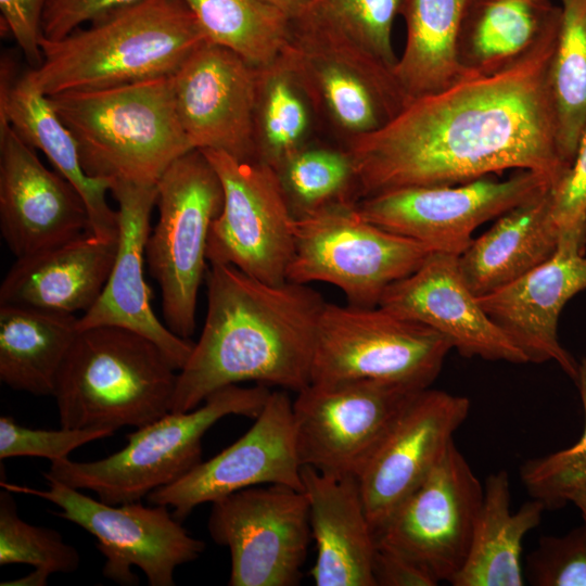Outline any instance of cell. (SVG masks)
Listing matches in <instances>:
<instances>
[{"label": "cell", "instance_id": "cell-29", "mask_svg": "<svg viewBox=\"0 0 586 586\" xmlns=\"http://www.w3.org/2000/svg\"><path fill=\"white\" fill-rule=\"evenodd\" d=\"M506 470L487 476L467 559L450 582L454 586H522L524 536L536 527L546 509L533 499L512 512Z\"/></svg>", "mask_w": 586, "mask_h": 586}, {"label": "cell", "instance_id": "cell-14", "mask_svg": "<svg viewBox=\"0 0 586 586\" xmlns=\"http://www.w3.org/2000/svg\"><path fill=\"white\" fill-rule=\"evenodd\" d=\"M555 184L544 175L519 170L506 180L485 176L454 186H421L381 192L356 202L369 221L420 242L433 252L459 256L472 233Z\"/></svg>", "mask_w": 586, "mask_h": 586}, {"label": "cell", "instance_id": "cell-44", "mask_svg": "<svg viewBox=\"0 0 586 586\" xmlns=\"http://www.w3.org/2000/svg\"><path fill=\"white\" fill-rule=\"evenodd\" d=\"M372 572L375 586H435L438 584L410 560L381 547L375 549Z\"/></svg>", "mask_w": 586, "mask_h": 586}, {"label": "cell", "instance_id": "cell-2", "mask_svg": "<svg viewBox=\"0 0 586 586\" xmlns=\"http://www.w3.org/2000/svg\"><path fill=\"white\" fill-rule=\"evenodd\" d=\"M207 314L178 371L170 412L201 405L241 382L300 392L311 382L317 329L326 301L309 284H271L229 265H209Z\"/></svg>", "mask_w": 586, "mask_h": 586}, {"label": "cell", "instance_id": "cell-35", "mask_svg": "<svg viewBox=\"0 0 586 586\" xmlns=\"http://www.w3.org/2000/svg\"><path fill=\"white\" fill-rule=\"evenodd\" d=\"M402 0H310L292 26L351 46L395 69L393 25Z\"/></svg>", "mask_w": 586, "mask_h": 586}, {"label": "cell", "instance_id": "cell-24", "mask_svg": "<svg viewBox=\"0 0 586 586\" xmlns=\"http://www.w3.org/2000/svg\"><path fill=\"white\" fill-rule=\"evenodd\" d=\"M316 560L310 576L317 586H375L374 533L354 476L324 474L302 467Z\"/></svg>", "mask_w": 586, "mask_h": 586}, {"label": "cell", "instance_id": "cell-23", "mask_svg": "<svg viewBox=\"0 0 586 586\" xmlns=\"http://www.w3.org/2000/svg\"><path fill=\"white\" fill-rule=\"evenodd\" d=\"M111 193L117 203L118 218L115 260L101 295L78 318L77 328L116 326L135 331L156 343L179 371L193 343L173 333L154 314L143 272L156 184L113 181Z\"/></svg>", "mask_w": 586, "mask_h": 586}, {"label": "cell", "instance_id": "cell-40", "mask_svg": "<svg viewBox=\"0 0 586 586\" xmlns=\"http://www.w3.org/2000/svg\"><path fill=\"white\" fill-rule=\"evenodd\" d=\"M101 429L42 430L18 424L13 418H0V459L18 456L43 457L51 462L68 458L76 448L113 435Z\"/></svg>", "mask_w": 586, "mask_h": 586}, {"label": "cell", "instance_id": "cell-31", "mask_svg": "<svg viewBox=\"0 0 586 586\" xmlns=\"http://www.w3.org/2000/svg\"><path fill=\"white\" fill-rule=\"evenodd\" d=\"M464 4L466 0H402L406 41L394 74L408 102L473 75L457 58Z\"/></svg>", "mask_w": 586, "mask_h": 586}, {"label": "cell", "instance_id": "cell-6", "mask_svg": "<svg viewBox=\"0 0 586 586\" xmlns=\"http://www.w3.org/2000/svg\"><path fill=\"white\" fill-rule=\"evenodd\" d=\"M270 392L262 384L222 387L201 407L168 412L138 428L127 436L123 449L106 458L86 462L56 460L43 476L79 491H91L105 504L141 501L202 461V438L217 421L232 415L256 419Z\"/></svg>", "mask_w": 586, "mask_h": 586}, {"label": "cell", "instance_id": "cell-27", "mask_svg": "<svg viewBox=\"0 0 586 586\" xmlns=\"http://www.w3.org/2000/svg\"><path fill=\"white\" fill-rule=\"evenodd\" d=\"M549 188L506 212L458 256L461 275L479 297L521 278L557 251L561 230Z\"/></svg>", "mask_w": 586, "mask_h": 586}, {"label": "cell", "instance_id": "cell-20", "mask_svg": "<svg viewBox=\"0 0 586 586\" xmlns=\"http://www.w3.org/2000/svg\"><path fill=\"white\" fill-rule=\"evenodd\" d=\"M585 243L586 227L561 231L550 258L504 288L477 297L528 362L555 361L575 382L579 364L561 345L558 321L565 304L586 290Z\"/></svg>", "mask_w": 586, "mask_h": 586}, {"label": "cell", "instance_id": "cell-17", "mask_svg": "<svg viewBox=\"0 0 586 586\" xmlns=\"http://www.w3.org/2000/svg\"><path fill=\"white\" fill-rule=\"evenodd\" d=\"M301 471L293 400L286 390L273 391L243 436L146 499L151 505L170 507L181 521L195 507L249 487L279 484L303 491Z\"/></svg>", "mask_w": 586, "mask_h": 586}, {"label": "cell", "instance_id": "cell-19", "mask_svg": "<svg viewBox=\"0 0 586 586\" xmlns=\"http://www.w3.org/2000/svg\"><path fill=\"white\" fill-rule=\"evenodd\" d=\"M470 408L468 397L430 387L406 405L358 476L373 533L441 461Z\"/></svg>", "mask_w": 586, "mask_h": 586}, {"label": "cell", "instance_id": "cell-8", "mask_svg": "<svg viewBox=\"0 0 586 586\" xmlns=\"http://www.w3.org/2000/svg\"><path fill=\"white\" fill-rule=\"evenodd\" d=\"M288 281L337 286L348 304L375 307L385 290L433 252L366 219L356 202L326 205L294 219Z\"/></svg>", "mask_w": 586, "mask_h": 586}, {"label": "cell", "instance_id": "cell-22", "mask_svg": "<svg viewBox=\"0 0 586 586\" xmlns=\"http://www.w3.org/2000/svg\"><path fill=\"white\" fill-rule=\"evenodd\" d=\"M379 306L433 329L464 357L528 362L485 313L461 275L457 255L431 252L415 271L385 290Z\"/></svg>", "mask_w": 586, "mask_h": 586}, {"label": "cell", "instance_id": "cell-34", "mask_svg": "<svg viewBox=\"0 0 586 586\" xmlns=\"http://www.w3.org/2000/svg\"><path fill=\"white\" fill-rule=\"evenodd\" d=\"M560 25L550 65L559 150L572 166L586 130V0H558Z\"/></svg>", "mask_w": 586, "mask_h": 586}, {"label": "cell", "instance_id": "cell-16", "mask_svg": "<svg viewBox=\"0 0 586 586\" xmlns=\"http://www.w3.org/2000/svg\"><path fill=\"white\" fill-rule=\"evenodd\" d=\"M282 54L314 110L347 141L380 129L408 103L393 69L334 39L292 26Z\"/></svg>", "mask_w": 586, "mask_h": 586}, {"label": "cell", "instance_id": "cell-28", "mask_svg": "<svg viewBox=\"0 0 586 586\" xmlns=\"http://www.w3.org/2000/svg\"><path fill=\"white\" fill-rule=\"evenodd\" d=\"M552 0H466L457 58L469 74L488 75L521 60L560 23Z\"/></svg>", "mask_w": 586, "mask_h": 586}, {"label": "cell", "instance_id": "cell-39", "mask_svg": "<svg viewBox=\"0 0 586 586\" xmlns=\"http://www.w3.org/2000/svg\"><path fill=\"white\" fill-rule=\"evenodd\" d=\"M535 586H586V524L563 536H544L527 557Z\"/></svg>", "mask_w": 586, "mask_h": 586}, {"label": "cell", "instance_id": "cell-7", "mask_svg": "<svg viewBox=\"0 0 586 586\" xmlns=\"http://www.w3.org/2000/svg\"><path fill=\"white\" fill-rule=\"evenodd\" d=\"M156 189L158 218L146 240L145 259L161 290L165 326L190 340L207 271L209 230L222 208V187L204 153L192 150L168 166Z\"/></svg>", "mask_w": 586, "mask_h": 586}, {"label": "cell", "instance_id": "cell-45", "mask_svg": "<svg viewBox=\"0 0 586 586\" xmlns=\"http://www.w3.org/2000/svg\"><path fill=\"white\" fill-rule=\"evenodd\" d=\"M272 4L291 20L301 13L310 0H265Z\"/></svg>", "mask_w": 586, "mask_h": 586}, {"label": "cell", "instance_id": "cell-15", "mask_svg": "<svg viewBox=\"0 0 586 586\" xmlns=\"http://www.w3.org/2000/svg\"><path fill=\"white\" fill-rule=\"evenodd\" d=\"M483 486L453 442L425 480L374 531L375 546L451 582L470 548Z\"/></svg>", "mask_w": 586, "mask_h": 586}, {"label": "cell", "instance_id": "cell-38", "mask_svg": "<svg viewBox=\"0 0 586 586\" xmlns=\"http://www.w3.org/2000/svg\"><path fill=\"white\" fill-rule=\"evenodd\" d=\"M585 412V429L573 446L524 461L520 479L533 499L546 509H557L571 502L572 496L586 486V359L578 366L576 379Z\"/></svg>", "mask_w": 586, "mask_h": 586}, {"label": "cell", "instance_id": "cell-26", "mask_svg": "<svg viewBox=\"0 0 586 586\" xmlns=\"http://www.w3.org/2000/svg\"><path fill=\"white\" fill-rule=\"evenodd\" d=\"M7 62L1 65L0 122H5L31 148L41 151L54 169L81 196L90 221V232L116 240L117 211L106 199L113 180L86 173L77 141L50 99L35 84L30 69L13 78Z\"/></svg>", "mask_w": 586, "mask_h": 586}, {"label": "cell", "instance_id": "cell-3", "mask_svg": "<svg viewBox=\"0 0 586 586\" xmlns=\"http://www.w3.org/2000/svg\"><path fill=\"white\" fill-rule=\"evenodd\" d=\"M205 40L182 0H140L56 40L30 73L48 97L171 76Z\"/></svg>", "mask_w": 586, "mask_h": 586}, {"label": "cell", "instance_id": "cell-25", "mask_svg": "<svg viewBox=\"0 0 586 586\" xmlns=\"http://www.w3.org/2000/svg\"><path fill=\"white\" fill-rule=\"evenodd\" d=\"M117 239L87 231L16 258L0 285V305L75 314L89 310L111 273Z\"/></svg>", "mask_w": 586, "mask_h": 586}, {"label": "cell", "instance_id": "cell-32", "mask_svg": "<svg viewBox=\"0 0 586 586\" xmlns=\"http://www.w3.org/2000/svg\"><path fill=\"white\" fill-rule=\"evenodd\" d=\"M205 40L259 68L276 61L292 34L291 18L265 0H182Z\"/></svg>", "mask_w": 586, "mask_h": 586}, {"label": "cell", "instance_id": "cell-46", "mask_svg": "<svg viewBox=\"0 0 586 586\" xmlns=\"http://www.w3.org/2000/svg\"><path fill=\"white\" fill-rule=\"evenodd\" d=\"M571 502H573L578 508L586 524V486L579 488L572 496Z\"/></svg>", "mask_w": 586, "mask_h": 586}, {"label": "cell", "instance_id": "cell-30", "mask_svg": "<svg viewBox=\"0 0 586 586\" xmlns=\"http://www.w3.org/2000/svg\"><path fill=\"white\" fill-rule=\"evenodd\" d=\"M73 314L0 305V380L14 391L53 395L78 332Z\"/></svg>", "mask_w": 586, "mask_h": 586}, {"label": "cell", "instance_id": "cell-12", "mask_svg": "<svg viewBox=\"0 0 586 586\" xmlns=\"http://www.w3.org/2000/svg\"><path fill=\"white\" fill-rule=\"evenodd\" d=\"M419 391L377 380L311 382L293 400L302 467L358 479L396 418Z\"/></svg>", "mask_w": 586, "mask_h": 586}, {"label": "cell", "instance_id": "cell-10", "mask_svg": "<svg viewBox=\"0 0 586 586\" xmlns=\"http://www.w3.org/2000/svg\"><path fill=\"white\" fill-rule=\"evenodd\" d=\"M48 489L1 481L12 493L48 500L60 508L56 514L71 521L98 540L105 558L103 574L122 585L138 583L131 566L139 568L150 586H173L179 565L201 556L205 544L191 536L167 506H144L141 501L110 505L84 495L79 489L47 480Z\"/></svg>", "mask_w": 586, "mask_h": 586}, {"label": "cell", "instance_id": "cell-37", "mask_svg": "<svg viewBox=\"0 0 586 586\" xmlns=\"http://www.w3.org/2000/svg\"><path fill=\"white\" fill-rule=\"evenodd\" d=\"M13 494L0 493V565L28 564L46 578L75 572L80 562L77 549L59 532L23 521Z\"/></svg>", "mask_w": 586, "mask_h": 586}, {"label": "cell", "instance_id": "cell-1", "mask_svg": "<svg viewBox=\"0 0 586 586\" xmlns=\"http://www.w3.org/2000/svg\"><path fill=\"white\" fill-rule=\"evenodd\" d=\"M559 25L505 69L413 99L380 129L348 140L358 196L506 169L538 173L556 189L571 168L559 150L550 88Z\"/></svg>", "mask_w": 586, "mask_h": 586}, {"label": "cell", "instance_id": "cell-41", "mask_svg": "<svg viewBox=\"0 0 586 586\" xmlns=\"http://www.w3.org/2000/svg\"><path fill=\"white\" fill-rule=\"evenodd\" d=\"M140 0H43L42 37L56 40L86 22Z\"/></svg>", "mask_w": 586, "mask_h": 586}, {"label": "cell", "instance_id": "cell-42", "mask_svg": "<svg viewBox=\"0 0 586 586\" xmlns=\"http://www.w3.org/2000/svg\"><path fill=\"white\" fill-rule=\"evenodd\" d=\"M552 217L561 231L586 227V130L568 175L552 190Z\"/></svg>", "mask_w": 586, "mask_h": 586}, {"label": "cell", "instance_id": "cell-47", "mask_svg": "<svg viewBox=\"0 0 586 586\" xmlns=\"http://www.w3.org/2000/svg\"><path fill=\"white\" fill-rule=\"evenodd\" d=\"M585 359H586V357H585Z\"/></svg>", "mask_w": 586, "mask_h": 586}, {"label": "cell", "instance_id": "cell-36", "mask_svg": "<svg viewBox=\"0 0 586 586\" xmlns=\"http://www.w3.org/2000/svg\"><path fill=\"white\" fill-rule=\"evenodd\" d=\"M275 169L295 218L329 204L353 201V191L358 195L347 150L305 145Z\"/></svg>", "mask_w": 586, "mask_h": 586}, {"label": "cell", "instance_id": "cell-18", "mask_svg": "<svg viewBox=\"0 0 586 586\" xmlns=\"http://www.w3.org/2000/svg\"><path fill=\"white\" fill-rule=\"evenodd\" d=\"M258 68L204 41L171 75L176 111L195 150L255 158Z\"/></svg>", "mask_w": 586, "mask_h": 586}, {"label": "cell", "instance_id": "cell-9", "mask_svg": "<svg viewBox=\"0 0 586 586\" xmlns=\"http://www.w3.org/2000/svg\"><path fill=\"white\" fill-rule=\"evenodd\" d=\"M450 349L433 329L379 305L327 302L317 329L311 382L377 380L424 390L440 374Z\"/></svg>", "mask_w": 586, "mask_h": 586}, {"label": "cell", "instance_id": "cell-11", "mask_svg": "<svg viewBox=\"0 0 586 586\" xmlns=\"http://www.w3.org/2000/svg\"><path fill=\"white\" fill-rule=\"evenodd\" d=\"M201 151V150H200ZM224 192L206 250L209 265L233 266L260 281L281 284L294 253V215L276 169L258 160L203 150Z\"/></svg>", "mask_w": 586, "mask_h": 586}, {"label": "cell", "instance_id": "cell-21", "mask_svg": "<svg viewBox=\"0 0 586 586\" xmlns=\"http://www.w3.org/2000/svg\"><path fill=\"white\" fill-rule=\"evenodd\" d=\"M0 229L16 258L90 231L79 193L5 122H0Z\"/></svg>", "mask_w": 586, "mask_h": 586}, {"label": "cell", "instance_id": "cell-5", "mask_svg": "<svg viewBox=\"0 0 586 586\" xmlns=\"http://www.w3.org/2000/svg\"><path fill=\"white\" fill-rule=\"evenodd\" d=\"M177 369L162 348L129 329L78 330L53 397L62 428L144 426L170 412Z\"/></svg>", "mask_w": 586, "mask_h": 586}, {"label": "cell", "instance_id": "cell-43", "mask_svg": "<svg viewBox=\"0 0 586 586\" xmlns=\"http://www.w3.org/2000/svg\"><path fill=\"white\" fill-rule=\"evenodd\" d=\"M1 17L31 68L42 61L43 0H0Z\"/></svg>", "mask_w": 586, "mask_h": 586}, {"label": "cell", "instance_id": "cell-33", "mask_svg": "<svg viewBox=\"0 0 586 586\" xmlns=\"http://www.w3.org/2000/svg\"><path fill=\"white\" fill-rule=\"evenodd\" d=\"M314 106L281 55L258 68L255 109V158L277 168L307 145Z\"/></svg>", "mask_w": 586, "mask_h": 586}, {"label": "cell", "instance_id": "cell-4", "mask_svg": "<svg viewBox=\"0 0 586 586\" xmlns=\"http://www.w3.org/2000/svg\"><path fill=\"white\" fill-rule=\"evenodd\" d=\"M49 99L90 176L152 186L174 161L195 150L176 111L171 76Z\"/></svg>", "mask_w": 586, "mask_h": 586}, {"label": "cell", "instance_id": "cell-13", "mask_svg": "<svg viewBox=\"0 0 586 586\" xmlns=\"http://www.w3.org/2000/svg\"><path fill=\"white\" fill-rule=\"evenodd\" d=\"M212 539L231 558L230 586H295L311 538L303 491L265 484L212 502Z\"/></svg>", "mask_w": 586, "mask_h": 586}]
</instances>
